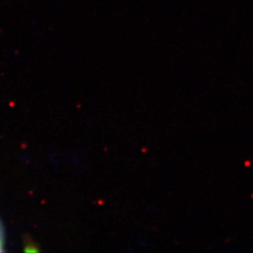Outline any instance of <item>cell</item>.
<instances>
[{"instance_id":"1","label":"cell","mask_w":253,"mask_h":253,"mask_svg":"<svg viewBox=\"0 0 253 253\" xmlns=\"http://www.w3.org/2000/svg\"><path fill=\"white\" fill-rule=\"evenodd\" d=\"M1 245H2V230L0 226V250H1Z\"/></svg>"}]
</instances>
